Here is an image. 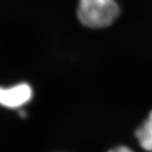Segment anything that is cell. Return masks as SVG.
Listing matches in <instances>:
<instances>
[{
  "label": "cell",
  "mask_w": 152,
  "mask_h": 152,
  "mask_svg": "<svg viewBox=\"0 0 152 152\" xmlns=\"http://www.w3.org/2000/svg\"><path fill=\"white\" fill-rule=\"evenodd\" d=\"M120 13L115 0H79L77 18L90 28H104L111 26Z\"/></svg>",
  "instance_id": "6da1fadb"
},
{
  "label": "cell",
  "mask_w": 152,
  "mask_h": 152,
  "mask_svg": "<svg viewBox=\"0 0 152 152\" xmlns=\"http://www.w3.org/2000/svg\"><path fill=\"white\" fill-rule=\"evenodd\" d=\"M33 98V89L28 83H19L8 87L0 86V106L7 109H21Z\"/></svg>",
  "instance_id": "7a4b0ae2"
},
{
  "label": "cell",
  "mask_w": 152,
  "mask_h": 152,
  "mask_svg": "<svg viewBox=\"0 0 152 152\" xmlns=\"http://www.w3.org/2000/svg\"><path fill=\"white\" fill-rule=\"evenodd\" d=\"M135 136L141 148L144 150L152 152V111L141 126L137 128Z\"/></svg>",
  "instance_id": "3957f363"
},
{
  "label": "cell",
  "mask_w": 152,
  "mask_h": 152,
  "mask_svg": "<svg viewBox=\"0 0 152 152\" xmlns=\"http://www.w3.org/2000/svg\"><path fill=\"white\" fill-rule=\"evenodd\" d=\"M107 152H134V151L126 146H118L110 150H108Z\"/></svg>",
  "instance_id": "277c9868"
}]
</instances>
